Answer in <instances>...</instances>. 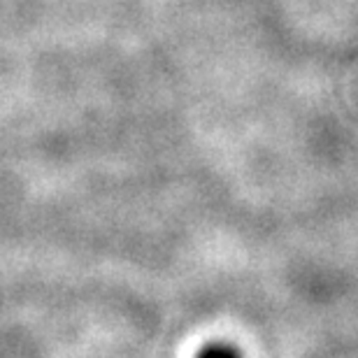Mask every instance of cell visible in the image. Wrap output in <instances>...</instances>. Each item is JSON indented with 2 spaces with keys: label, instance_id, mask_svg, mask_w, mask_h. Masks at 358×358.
Returning <instances> with one entry per match:
<instances>
[{
  "label": "cell",
  "instance_id": "1",
  "mask_svg": "<svg viewBox=\"0 0 358 358\" xmlns=\"http://www.w3.org/2000/svg\"><path fill=\"white\" fill-rule=\"evenodd\" d=\"M203 358H238V354L228 347H212L203 354Z\"/></svg>",
  "mask_w": 358,
  "mask_h": 358
}]
</instances>
